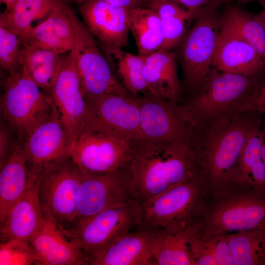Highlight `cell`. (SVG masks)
<instances>
[{"instance_id": "cell-46", "label": "cell", "mask_w": 265, "mask_h": 265, "mask_svg": "<svg viewBox=\"0 0 265 265\" xmlns=\"http://www.w3.org/2000/svg\"><path fill=\"white\" fill-rule=\"evenodd\" d=\"M251 0H217V5L219 6L221 3L231 2L233 1H246ZM259 1L260 0H257Z\"/></svg>"}, {"instance_id": "cell-4", "label": "cell", "mask_w": 265, "mask_h": 265, "mask_svg": "<svg viewBox=\"0 0 265 265\" xmlns=\"http://www.w3.org/2000/svg\"><path fill=\"white\" fill-rule=\"evenodd\" d=\"M210 196L198 176L142 203L139 228L153 231H181L197 225Z\"/></svg>"}, {"instance_id": "cell-36", "label": "cell", "mask_w": 265, "mask_h": 265, "mask_svg": "<svg viewBox=\"0 0 265 265\" xmlns=\"http://www.w3.org/2000/svg\"><path fill=\"white\" fill-rule=\"evenodd\" d=\"M227 235H218L203 239L212 250L217 265H234Z\"/></svg>"}, {"instance_id": "cell-35", "label": "cell", "mask_w": 265, "mask_h": 265, "mask_svg": "<svg viewBox=\"0 0 265 265\" xmlns=\"http://www.w3.org/2000/svg\"><path fill=\"white\" fill-rule=\"evenodd\" d=\"M35 257L29 241L13 239L1 242L0 265H34Z\"/></svg>"}, {"instance_id": "cell-39", "label": "cell", "mask_w": 265, "mask_h": 265, "mask_svg": "<svg viewBox=\"0 0 265 265\" xmlns=\"http://www.w3.org/2000/svg\"><path fill=\"white\" fill-rule=\"evenodd\" d=\"M251 177L252 190L258 195L265 198V165L262 159L252 168Z\"/></svg>"}, {"instance_id": "cell-24", "label": "cell", "mask_w": 265, "mask_h": 265, "mask_svg": "<svg viewBox=\"0 0 265 265\" xmlns=\"http://www.w3.org/2000/svg\"><path fill=\"white\" fill-rule=\"evenodd\" d=\"M29 169L23 142H16L0 172V225L25 192Z\"/></svg>"}, {"instance_id": "cell-33", "label": "cell", "mask_w": 265, "mask_h": 265, "mask_svg": "<svg viewBox=\"0 0 265 265\" xmlns=\"http://www.w3.org/2000/svg\"><path fill=\"white\" fill-rule=\"evenodd\" d=\"M260 130L261 127L253 132L242 151L238 165L237 188L252 187V168L262 159Z\"/></svg>"}, {"instance_id": "cell-19", "label": "cell", "mask_w": 265, "mask_h": 265, "mask_svg": "<svg viewBox=\"0 0 265 265\" xmlns=\"http://www.w3.org/2000/svg\"><path fill=\"white\" fill-rule=\"evenodd\" d=\"M85 25L101 43L121 48L129 44V10L101 0H89L80 8Z\"/></svg>"}, {"instance_id": "cell-27", "label": "cell", "mask_w": 265, "mask_h": 265, "mask_svg": "<svg viewBox=\"0 0 265 265\" xmlns=\"http://www.w3.org/2000/svg\"><path fill=\"white\" fill-rule=\"evenodd\" d=\"M198 225L184 231H155L153 257L156 265H195L189 241L197 233Z\"/></svg>"}, {"instance_id": "cell-2", "label": "cell", "mask_w": 265, "mask_h": 265, "mask_svg": "<svg viewBox=\"0 0 265 265\" xmlns=\"http://www.w3.org/2000/svg\"><path fill=\"white\" fill-rule=\"evenodd\" d=\"M130 192L141 203L198 175L190 145L141 141L126 167Z\"/></svg>"}, {"instance_id": "cell-40", "label": "cell", "mask_w": 265, "mask_h": 265, "mask_svg": "<svg viewBox=\"0 0 265 265\" xmlns=\"http://www.w3.org/2000/svg\"><path fill=\"white\" fill-rule=\"evenodd\" d=\"M186 9L196 14L201 9L212 5H217V0H172Z\"/></svg>"}, {"instance_id": "cell-8", "label": "cell", "mask_w": 265, "mask_h": 265, "mask_svg": "<svg viewBox=\"0 0 265 265\" xmlns=\"http://www.w3.org/2000/svg\"><path fill=\"white\" fill-rule=\"evenodd\" d=\"M55 107L51 98L21 68L4 81L2 118L20 139L48 118Z\"/></svg>"}, {"instance_id": "cell-16", "label": "cell", "mask_w": 265, "mask_h": 265, "mask_svg": "<svg viewBox=\"0 0 265 265\" xmlns=\"http://www.w3.org/2000/svg\"><path fill=\"white\" fill-rule=\"evenodd\" d=\"M22 142L29 171L36 173H42L69 156L68 138L56 107Z\"/></svg>"}, {"instance_id": "cell-17", "label": "cell", "mask_w": 265, "mask_h": 265, "mask_svg": "<svg viewBox=\"0 0 265 265\" xmlns=\"http://www.w3.org/2000/svg\"><path fill=\"white\" fill-rule=\"evenodd\" d=\"M29 242L35 257L34 265H90L79 245L68 238L56 223L47 216Z\"/></svg>"}, {"instance_id": "cell-34", "label": "cell", "mask_w": 265, "mask_h": 265, "mask_svg": "<svg viewBox=\"0 0 265 265\" xmlns=\"http://www.w3.org/2000/svg\"><path fill=\"white\" fill-rule=\"evenodd\" d=\"M22 44L16 34L0 26V64L9 75L21 69Z\"/></svg>"}, {"instance_id": "cell-5", "label": "cell", "mask_w": 265, "mask_h": 265, "mask_svg": "<svg viewBox=\"0 0 265 265\" xmlns=\"http://www.w3.org/2000/svg\"><path fill=\"white\" fill-rule=\"evenodd\" d=\"M253 229H265V198L251 188H235L210 195L196 236L206 239Z\"/></svg>"}, {"instance_id": "cell-7", "label": "cell", "mask_w": 265, "mask_h": 265, "mask_svg": "<svg viewBox=\"0 0 265 265\" xmlns=\"http://www.w3.org/2000/svg\"><path fill=\"white\" fill-rule=\"evenodd\" d=\"M217 6L212 5L200 9L191 28L179 44L184 87L188 97L201 88L213 68L222 23Z\"/></svg>"}, {"instance_id": "cell-1", "label": "cell", "mask_w": 265, "mask_h": 265, "mask_svg": "<svg viewBox=\"0 0 265 265\" xmlns=\"http://www.w3.org/2000/svg\"><path fill=\"white\" fill-rule=\"evenodd\" d=\"M262 116L245 111L194 127L189 144L195 157L198 175L210 195L237 188L242 151L251 134L261 127Z\"/></svg>"}, {"instance_id": "cell-25", "label": "cell", "mask_w": 265, "mask_h": 265, "mask_svg": "<svg viewBox=\"0 0 265 265\" xmlns=\"http://www.w3.org/2000/svg\"><path fill=\"white\" fill-rule=\"evenodd\" d=\"M101 49L115 76L131 96L150 94L143 74L144 56L103 43Z\"/></svg>"}, {"instance_id": "cell-3", "label": "cell", "mask_w": 265, "mask_h": 265, "mask_svg": "<svg viewBox=\"0 0 265 265\" xmlns=\"http://www.w3.org/2000/svg\"><path fill=\"white\" fill-rule=\"evenodd\" d=\"M265 85V77L219 71L213 67L201 88L181 103L194 127L244 111Z\"/></svg>"}, {"instance_id": "cell-20", "label": "cell", "mask_w": 265, "mask_h": 265, "mask_svg": "<svg viewBox=\"0 0 265 265\" xmlns=\"http://www.w3.org/2000/svg\"><path fill=\"white\" fill-rule=\"evenodd\" d=\"M219 71L265 77V61L248 42L221 25L213 59Z\"/></svg>"}, {"instance_id": "cell-12", "label": "cell", "mask_w": 265, "mask_h": 265, "mask_svg": "<svg viewBox=\"0 0 265 265\" xmlns=\"http://www.w3.org/2000/svg\"><path fill=\"white\" fill-rule=\"evenodd\" d=\"M86 100V111L82 130L101 131L134 146L143 141L136 98L111 94Z\"/></svg>"}, {"instance_id": "cell-28", "label": "cell", "mask_w": 265, "mask_h": 265, "mask_svg": "<svg viewBox=\"0 0 265 265\" xmlns=\"http://www.w3.org/2000/svg\"><path fill=\"white\" fill-rule=\"evenodd\" d=\"M128 23L139 55L146 56L162 48L164 42L163 27L153 10L142 5L129 10Z\"/></svg>"}, {"instance_id": "cell-21", "label": "cell", "mask_w": 265, "mask_h": 265, "mask_svg": "<svg viewBox=\"0 0 265 265\" xmlns=\"http://www.w3.org/2000/svg\"><path fill=\"white\" fill-rule=\"evenodd\" d=\"M155 231L138 228L110 245L92 261V265H154Z\"/></svg>"}, {"instance_id": "cell-42", "label": "cell", "mask_w": 265, "mask_h": 265, "mask_svg": "<svg viewBox=\"0 0 265 265\" xmlns=\"http://www.w3.org/2000/svg\"><path fill=\"white\" fill-rule=\"evenodd\" d=\"M84 2L89 0H77ZM128 10L141 6L144 0H101Z\"/></svg>"}, {"instance_id": "cell-43", "label": "cell", "mask_w": 265, "mask_h": 265, "mask_svg": "<svg viewBox=\"0 0 265 265\" xmlns=\"http://www.w3.org/2000/svg\"><path fill=\"white\" fill-rule=\"evenodd\" d=\"M261 140V158L265 165V114L263 115L260 130Z\"/></svg>"}, {"instance_id": "cell-6", "label": "cell", "mask_w": 265, "mask_h": 265, "mask_svg": "<svg viewBox=\"0 0 265 265\" xmlns=\"http://www.w3.org/2000/svg\"><path fill=\"white\" fill-rule=\"evenodd\" d=\"M142 218L141 202L132 197L61 231L79 245L91 265L110 245L134 228H139Z\"/></svg>"}, {"instance_id": "cell-10", "label": "cell", "mask_w": 265, "mask_h": 265, "mask_svg": "<svg viewBox=\"0 0 265 265\" xmlns=\"http://www.w3.org/2000/svg\"><path fill=\"white\" fill-rule=\"evenodd\" d=\"M40 174L39 196L44 216L61 230L74 224L82 171L70 157Z\"/></svg>"}, {"instance_id": "cell-37", "label": "cell", "mask_w": 265, "mask_h": 265, "mask_svg": "<svg viewBox=\"0 0 265 265\" xmlns=\"http://www.w3.org/2000/svg\"><path fill=\"white\" fill-rule=\"evenodd\" d=\"M191 238L189 248L195 265H217L216 259L205 240L197 237Z\"/></svg>"}, {"instance_id": "cell-13", "label": "cell", "mask_w": 265, "mask_h": 265, "mask_svg": "<svg viewBox=\"0 0 265 265\" xmlns=\"http://www.w3.org/2000/svg\"><path fill=\"white\" fill-rule=\"evenodd\" d=\"M134 146L105 132L84 129L69 152L80 170L103 174L125 168L132 160Z\"/></svg>"}, {"instance_id": "cell-23", "label": "cell", "mask_w": 265, "mask_h": 265, "mask_svg": "<svg viewBox=\"0 0 265 265\" xmlns=\"http://www.w3.org/2000/svg\"><path fill=\"white\" fill-rule=\"evenodd\" d=\"M47 16L34 26L26 44L61 54L69 53L74 47V34L67 5L58 0Z\"/></svg>"}, {"instance_id": "cell-9", "label": "cell", "mask_w": 265, "mask_h": 265, "mask_svg": "<svg viewBox=\"0 0 265 265\" xmlns=\"http://www.w3.org/2000/svg\"><path fill=\"white\" fill-rule=\"evenodd\" d=\"M67 11L74 30V43L72 51L86 99L111 94L130 95L115 76L94 36L86 25L67 5Z\"/></svg>"}, {"instance_id": "cell-15", "label": "cell", "mask_w": 265, "mask_h": 265, "mask_svg": "<svg viewBox=\"0 0 265 265\" xmlns=\"http://www.w3.org/2000/svg\"><path fill=\"white\" fill-rule=\"evenodd\" d=\"M82 173L73 225L132 197L126 168L103 174Z\"/></svg>"}, {"instance_id": "cell-11", "label": "cell", "mask_w": 265, "mask_h": 265, "mask_svg": "<svg viewBox=\"0 0 265 265\" xmlns=\"http://www.w3.org/2000/svg\"><path fill=\"white\" fill-rule=\"evenodd\" d=\"M143 141L189 144L194 125L180 103L150 94L136 98Z\"/></svg>"}, {"instance_id": "cell-31", "label": "cell", "mask_w": 265, "mask_h": 265, "mask_svg": "<svg viewBox=\"0 0 265 265\" xmlns=\"http://www.w3.org/2000/svg\"><path fill=\"white\" fill-rule=\"evenodd\" d=\"M221 25L250 44L265 61V26L258 14L229 7L221 14Z\"/></svg>"}, {"instance_id": "cell-41", "label": "cell", "mask_w": 265, "mask_h": 265, "mask_svg": "<svg viewBox=\"0 0 265 265\" xmlns=\"http://www.w3.org/2000/svg\"><path fill=\"white\" fill-rule=\"evenodd\" d=\"M252 111L261 115L265 114V85L255 100L245 109Z\"/></svg>"}, {"instance_id": "cell-29", "label": "cell", "mask_w": 265, "mask_h": 265, "mask_svg": "<svg viewBox=\"0 0 265 265\" xmlns=\"http://www.w3.org/2000/svg\"><path fill=\"white\" fill-rule=\"evenodd\" d=\"M58 0H18L1 15L0 26L16 34L25 44L34 27L33 21L48 15Z\"/></svg>"}, {"instance_id": "cell-14", "label": "cell", "mask_w": 265, "mask_h": 265, "mask_svg": "<svg viewBox=\"0 0 265 265\" xmlns=\"http://www.w3.org/2000/svg\"><path fill=\"white\" fill-rule=\"evenodd\" d=\"M50 97L66 132L69 152L82 131L86 111V100L72 51L64 57Z\"/></svg>"}, {"instance_id": "cell-26", "label": "cell", "mask_w": 265, "mask_h": 265, "mask_svg": "<svg viewBox=\"0 0 265 265\" xmlns=\"http://www.w3.org/2000/svg\"><path fill=\"white\" fill-rule=\"evenodd\" d=\"M64 57L61 54L26 44L22 48L21 68L50 96Z\"/></svg>"}, {"instance_id": "cell-22", "label": "cell", "mask_w": 265, "mask_h": 265, "mask_svg": "<svg viewBox=\"0 0 265 265\" xmlns=\"http://www.w3.org/2000/svg\"><path fill=\"white\" fill-rule=\"evenodd\" d=\"M144 57L143 74L150 94L181 102L183 88L178 79L176 54L159 50Z\"/></svg>"}, {"instance_id": "cell-18", "label": "cell", "mask_w": 265, "mask_h": 265, "mask_svg": "<svg viewBox=\"0 0 265 265\" xmlns=\"http://www.w3.org/2000/svg\"><path fill=\"white\" fill-rule=\"evenodd\" d=\"M40 174L29 171L27 186L0 225L1 242L13 239L29 241L45 216L39 196Z\"/></svg>"}, {"instance_id": "cell-32", "label": "cell", "mask_w": 265, "mask_h": 265, "mask_svg": "<svg viewBox=\"0 0 265 265\" xmlns=\"http://www.w3.org/2000/svg\"><path fill=\"white\" fill-rule=\"evenodd\" d=\"M234 265H265V229L227 235Z\"/></svg>"}, {"instance_id": "cell-44", "label": "cell", "mask_w": 265, "mask_h": 265, "mask_svg": "<svg viewBox=\"0 0 265 265\" xmlns=\"http://www.w3.org/2000/svg\"><path fill=\"white\" fill-rule=\"evenodd\" d=\"M258 1L262 6V10L258 15L265 26V0H260Z\"/></svg>"}, {"instance_id": "cell-38", "label": "cell", "mask_w": 265, "mask_h": 265, "mask_svg": "<svg viewBox=\"0 0 265 265\" xmlns=\"http://www.w3.org/2000/svg\"><path fill=\"white\" fill-rule=\"evenodd\" d=\"M12 130L3 121L0 129V167L5 163L15 143L12 140Z\"/></svg>"}, {"instance_id": "cell-30", "label": "cell", "mask_w": 265, "mask_h": 265, "mask_svg": "<svg viewBox=\"0 0 265 265\" xmlns=\"http://www.w3.org/2000/svg\"><path fill=\"white\" fill-rule=\"evenodd\" d=\"M141 5L153 10L160 19L164 35L160 50L178 45L186 32V23L195 15L172 0H144Z\"/></svg>"}, {"instance_id": "cell-45", "label": "cell", "mask_w": 265, "mask_h": 265, "mask_svg": "<svg viewBox=\"0 0 265 265\" xmlns=\"http://www.w3.org/2000/svg\"><path fill=\"white\" fill-rule=\"evenodd\" d=\"M17 0H1V1L4 3L6 6V9L5 11H9Z\"/></svg>"}]
</instances>
